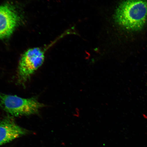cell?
<instances>
[{"instance_id": "obj_3", "label": "cell", "mask_w": 147, "mask_h": 147, "mask_svg": "<svg viewBox=\"0 0 147 147\" xmlns=\"http://www.w3.org/2000/svg\"><path fill=\"white\" fill-rule=\"evenodd\" d=\"M45 51L41 48L28 49L20 58L17 70L18 83L24 85L30 77L43 64Z\"/></svg>"}, {"instance_id": "obj_4", "label": "cell", "mask_w": 147, "mask_h": 147, "mask_svg": "<svg viewBox=\"0 0 147 147\" xmlns=\"http://www.w3.org/2000/svg\"><path fill=\"white\" fill-rule=\"evenodd\" d=\"M21 20V16L12 5H0V39L11 36Z\"/></svg>"}, {"instance_id": "obj_1", "label": "cell", "mask_w": 147, "mask_h": 147, "mask_svg": "<svg viewBox=\"0 0 147 147\" xmlns=\"http://www.w3.org/2000/svg\"><path fill=\"white\" fill-rule=\"evenodd\" d=\"M115 19L125 30H141L147 22V0H124L117 7Z\"/></svg>"}, {"instance_id": "obj_5", "label": "cell", "mask_w": 147, "mask_h": 147, "mask_svg": "<svg viewBox=\"0 0 147 147\" xmlns=\"http://www.w3.org/2000/svg\"><path fill=\"white\" fill-rule=\"evenodd\" d=\"M29 133L16 124L12 117H5L0 120V146Z\"/></svg>"}, {"instance_id": "obj_2", "label": "cell", "mask_w": 147, "mask_h": 147, "mask_svg": "<svg viewBox=\"0 0 147 147\" xmlns=\"http://www.w3.org/2000/svg\"><path fill=\"white\" fill-rule=\"evenodd\" d=\"M45 106L34 97L24 98L0 92V107L12 117L36 114Z\"/></svg>"}]
</instances>
